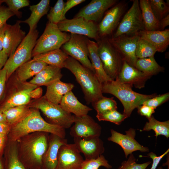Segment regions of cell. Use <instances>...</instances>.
<instances>
[{"mask_svg":"<svg viewBox=\"0 0 169 169\" xmlns=\"http://www.w3.org/2000/svg\"><path fill=\"white\" fill-rule=\"evenodd\" d=\"M42 93V88L38 87L30 92V96L31 99H34L35 100L38 99L41 97Z\"/></svg>","mask_w":169,"mask_h":169,"instance_id":"cell-50","label":"cell"},{"mask_svg":"<svg viewBox=\"0 0 169 169\" xmlns=\"http://www.w3.org/2000/svg\"><path fill=\"white\" fill-rule=\"evenodd\" d=\"M151 9L159 21L169 14V3L163 0H149Z\"/></svg>","mask_w":169,"mask_h":169,"instance_id":"cell-38","label":"cell"},{"mask_svg":"<svg viewBox=\"0 0 169 169\" xmlns=\"http://www.w3.org/2000/svg\"><path fill=\"white\" fill-rule=\"evenodd\" d=\"M131 8L124 14L115 31L110 37L122 35H134L144 30L138 0H132Z\"/></svg>","mask_w":169,"mask_h":169,"instance_id":"cell-9","label":"cell"},{"mask_svg":"<svg viewBox=\"0 0 169 169\" xmlns=\"http://www.w3.org/2000/svg\"><path fill=\"white\" fill-rule=\"evenodd\" d=\"M8 25V24L6 23L0 28V51L3 49L4 33Z\"/></svg>","mask_w":169,"mask_h":169,"instance_id":"cell-53","label":"cell"},{"mask_svg":"<svg viewBox=\"0 0 169 169\" xmlns=\"http://www.w3.org/2000/svg\"><path fill=\"white\" fill-rule=\"evenodd\" d=\"M118 2L117 0H92L81 9L74 18H83L97 23L101 21L108 9Z\"/></svg>","mask_w":169,"mask_h":169,"instance_id":"cell-17","label":"cell"},{"mask_svg":"<svg viewBox=\"0 0 169 169\" xmlns=\"http://www.w3.org/2000/svg\"><path fill=\"white\" fill-rule=\"evenodd\" d=\"M84 161L75 144L67 143L59 150L56 169H80Z\"/></svg>","mask_w":169,"mask_h":169,"instance_id":"cell-15","label":"cell"},{"mask_svg":"<svg viewBox=\"0 0 169 169\" xmlns=\"http://www.w3.org/2000/svg\"><path fill=\"white\" fill-rule=\"evenodd\" d=\"M158 169H163L162 167H159L158 168Z\"/></svg>","mask_w":169,"mask_h":169,"instance_id":"cell-59","label":"cell"},{"mask_svg":"<svg viewBox=\"0 0 169 169\" xmlns=\"http://www.w3.org/2000/svg\"><path fill=\"white\" fill-rule=\"evenodd\" d=\"M4 2L14 15L19 18L22 16V13L19 11V10L23 7L28 6L30 3L28 0H4Z\"/></svg>","mask_w":169,"mask_h":169,"instance_id":"cell-42","label":"cell"},{"mask_svg":"<svg viewBox=\"0 0 169 169\" xmlns=\"http://www.w3.org/2000/svg\"><path fill=\"white\" fill-rule=\"evenodd\" d=\"M139 4L141 11L144 30H159V21L154 15L149 0H140Z\"/></svg>","mask_w":169,"mask_h":169,"instance_id":"cell-31","label":"cell"},{"mask_svg":"<svg viewBox=\"0 0 169 169\" xmlns=\"http://www.w3.org/2000/svg\"><path fill=\"white\" fill-rule=\"evenodd\" d=\"M61 68L48 65L35 75L29 82L38 86L46 87L62 77Z\"/></svg>","mask_w":169,"mask_h":169,"instance_id":"cell-25","label":"cell"},{"mask_svg":"<svg viewBox=\"0 0 169 169\" xmlns=\"http://www.w3.org/2000/svg\"><path fill=\"white\" fill-rule=\"evenodd\" d=\"M8 56L3 50L0 51V70L3 67Z\"/></svg>","mask_w":169,"mask_h":169,"instance_id":"cell-54","label":"cell"},{"mask_svg":"<svg viewBox=\"0 0 169 169\" xmlns=\"http://www.w3.org/2000/svg\"><path fill=\"white\" fill-rule=\"evenodd\" d=\"M3 2H4V0H0V6Z\"/></svg>","mask_w":169,"mask_h":169,"instance_id":"cell-58","label":"cell"},{"mask_svg":"<svg viewBox=\"0 0 169 169\" xmlns=\"http://www.w3.org/2000/svg\"><path fill=\"white\" fill-rule=\"evenodd\" d=\"M141 38L150 43L157 52H163L169 45V29L164 30L147 31L143 30L138 33Z\"/></svg>","mask_w":169,"mask_h":169,"instance_id":"cell-23","label":"cell"},{"mask_svg":"<svg viewBox=\"0 0 169 169\" xmlns=\"http://www.w3.org/2000/svg\"><path fill=\"white\" fill-rule=\"evenodd\" d=\"M21 21L13 25H8L5 32L3 50L9 57L15 51L26 36L25 32L21 28Z\"/></svg>","mask_w":169,"mask_h":169,"instance_id":"cell-20","label":"cell"},{"mask_svg":"<svg viewBox=\"0 0 169 169\" xmlns=\"http://www.w3.org/2000/svg\"><path fill=\"white\" fill-rule=\"evenodd\" d=\"M157 52L150 43L140 38L136 50V55L137 59L154 57Z\"/></svg>","mask_w":169,"mask_h":169,"instance_id":"cell-35","label":"cell"},{"mask_svg":"<svg viewBox=\"0 0 169 169\" xmlns=\"http://www.w3.org/2000/svg\"><path fill=\"white\" fill-rule=\"evenodd\" d=\"M7 79V71L3 68L0 70V100L4 94Z\"/></svg>","mask_w":169,"mask_h":169,"instance_id":"cell-48","label":"cell"},{"mask_svg":"<svg viewBox=\"0 0 169 169\" xmlns=\"http://www.w3.org/2000/svg\"><path fill=\"white\" fill-rule=\"evenodd\" d=\"M57 25L62 32L84 36L88 38L94 39L97 42L100 38L98 35L97 23L83 18H65Z\"/></svg>","mask_w":169,"mask_h":169,"instance_id":"cell-11","label":"cell"},{"mask_svg":"<svg viewBox=\"0 0 169 169\" xmlns=\"http://www.w3.org/2000/svg\"><path fill=\"white\" fill-rule=\"evenodd\" d=\"M73 140L79 151L83 154L85 160L97 158L105 151L104 142L100 137L89 139L74 137Z\"/></svg>","mask_w":169,"mask_h":169,"instance_id":"cell-19","label":"cell"},{"mask_svg":"<svg viewBox=\"0 0 169 169\" xmlns=\"http://www.w3.org/2000/svg\"><path fill=\"white\" fill-rule=\"evenodd\" d=\"M138 113L141 115L145 116L147 119L150 118L155 112L153 108L145 105H142L137 108Z\"/></svg>","mask_w":169,"mask_h":169,"instance_id":"cell-46","label":"cell"},{"mask_svg":"<svg viewBox=\"0 0 169 169\" xmlns=\"http://www.w3.org/2000/svg\"><path fill=\"white\" fill-rule=\"evenodd\" d=\"M11 126L7 123H0V134L6 136L10 131Z\"/></svg>","mask_w":169,"mask_h":169,"instance_id":"cell-51","label":"cell"},{"mask_svg":"<svg viewBox=\"0 0 169 169\" xmlns=\"http://www.w3.org/2000/svg\"><path fill=\"white\" fill-rule=\"evenodd\" d=\"M96 43L98 52L104 70L114 80L120 71L124 60L108 38H101Z\"/></svg>","mask_w":169,"mask_h":169,"instance_id":"cell-8","label":"cell"},{"mask_svg":"<svg viewBox=\"0 0 169 169\" xmlns=\"http://www.w3.org/2000/svg\"><path fill=\"white\" fill-rule=\"evenodd\" d=\"M38 34L36 29L28 32L15 52L9 57L3 68L7 71V79L19 67L31 59Z\"/></svg>","mask_w":169,"mask_h":169,"instance_id":"cell-7","label":"cell"},{"mask_svg":"<svg viewBox=\"0 0 169 169\" xmlns=\"http://www.w3.org/2000/svg\"><path fill=\"white\" fill-rule=\"evenodd\" d=\"M14 15L8 7L0 6V28L6 23L8 19Z\"/></svg>","mask_w":169,"mask_h":169,"instance_id":"cell-45","label":"cell"},{"mask_svg":"<svg viewBox=\"0 0 169 169\" xmlns=\"http://www.w3.org/2000/svg\"><path fill=\"white\" fill-rule=\"evenodd\" d=\"M91 104L96 111L97 114L117 109V104L113 97L107 98L103 96Z\"/></svg>","mask_w":169,"mask_h":169,"instance_id":"cell-36","label":"cell"},{"mask_svg":"<svg viewBox=\"0 0 169 169\" xmlns=\"http://www.w3.org/2000/svg\"><path fill=\"white\" fill-rule=\"evenodd\" d=\"M0 169H4L3 164L0 159Z\"/></svg>","mask_w":169,"mask_h":169,"instance_id":"cell-57","label":"cell"},{"mask_svg":"<svg viewBox=\"0 0 169 169\" xmlns=\"http://www.w3.org/2000/svg\"><path fill=\"white\" fill-rule=\"evenodd\" d=\"M59 105L66 112L78 117L88 115L89 112L92 110L80 102L72 91L63 96Z\"/></svg>","mask_w":169,"mask_h":169,"instance_id":"cell-24","label":"cell"},{"mask_svg":"<svg viewBox=\"0 0 169 169\" xmlns=\"http://www.w3.org/2000/svg\"><path fill=\"white\" fill-rule=\"evenodd\" d=\"M135 67L151 77L163 71L165 69L157 63L154 57L137 59Z\"/></svg>","mask_w":169,"mask_h":169,"instance_id":"cell-32","label":"cell"},{"mask_svg":"<svg viewBox=\"0 0 169 169\" xmlns=\"http://www.w3.org/2000/svg\"><path fill=\"white\" fill-rule=\"evenodd\" d=\"M6 136L0 134V153L4 144Z\"/></svg>","mask_w":169,"mask_h":169,"instance_id":"cell-55","label":"cell"},{"mask_svg":"<svg viewBox=\"0 0 169 169\" xmlns=\"http://www.w3.org/2000/svg\"><path fill=\"white\" fill-rule=\"evenodd\" d=\"M30 110L28 105H25L12 107L1 111L5 117L7 123L11 126L25 117Z\"/></svg>","mask_w":169,"mask_h":169,"instance_id":"cell-33","label":"cell"},{"mask_svg":"<svg viewBox=\"0 0 169 169\" xmlns=\"http://www.w3.org/2000/svg\"><path fill=\"white\" fill-rule=\"evenodd\" d=\"M74 123L70 127L69 132L70 135L73 138L89 139L100 137L101 135V126L88 115L79 117L74 115Z\"/></svg>","mask_w":169,"mask_h":169,"instance_id":"cell-14","label":"cell"},{"mask_svg":"<svg viewBox=\"0 0 169 169\" xmlns=\"http://www.w3.org/2000/svg\"><path fill=\"white\" fill-rule=\"evenodd\" d=\"M151 163V161H149L142 164H138L134 156L131 154L128 160L123 161L117 169H146Z\"/></svg>","mask_w":169,"mask_h":169,"instance_id":"cell-43","label":"cell"},{"mask_svg":"<svg viewBox=\"0 0 169 169\" xmlns=\"http://www.w3.org/2000/svg\"><path fill=\"white\" fill-rule=\"evenodd\" d=\"M169 98V93L156 95L145 101L142 104L150 107L155 110L158 106L167 101Z\"/></svg>","mask_w":169,"mask_h":169,"instance_id":"cell-44","label":"cell"},{"mask_svg":"<svg viewBox=\"0 0 169 169\" xmlns=\"http://www.w3.org/2000/svg\"><path fill=\"white\" fill-rule=\"evenodd\" d=\"M19 87L4 101L0 108V111L15 106L28 105L30 102V92L38 86L29 82L20 81Z\"/></svg>","mask_w":169,"mask_h":169,"instance_id":"cell-18","label":"cell"},{"mask_svg":"<svg viewBox=\"0 0 169 169\" xmlns=\"http://www.w3.org/2000/svg\"><path fill=\"white\" fill-rule=\"evenodd\" d=\"M65 3L63 0H58L54 6L51 8L47 18L49 22L57 24L66 18L64 17L63 12Z\"/></svg>","mask_w":169,"mask_h":169,"instance_id":"cell-37","label":"cell"},{"mask_svg":"<svg viewBox=\"0 0 169 169\" xmlns=\"http://www.w3.org/2000/svg\"><path fill=\"white\" fill-rule=\"evenodd\" d=\"M88 39L85 36L70 33L69 39L62 46L61 49L95 73L89 58Z\"/></svg>","mask_w":169,"mask_h":169,"instance_id":"cell-10","label":"cell"},{"mask_svg":"<svg viewBox=\"0 0 169 169\" xmlns=\"http://www.w3.org/2000/svg\"><path fill=\"white\" fill-rule=\"evenodd\" d=\"M30 108L40 110L48 121V122L65 129L70 128L74 123V115L60 106L48 100L44 97L34 100L28 105Z\"/></svg>","mask_w":169,"mask_h":169,"instance_id":"cell-5","label":"cell"},{"mask_svg":"<svg viewBox=\"0 0 169 169\" xmlns=\"http://www.w3.org/2000/svg\"><path fill=\"white\" fill-rule=\"evenodd\" d=\"M101 166L107 169L112 168V166L103 155L96 159L84 160L80 169H98Z\"/></svg>","mask_w":169,"mask_h":169,"instance_id":"cell-41","label":"cell"},{"mask_svg":"<svg viewBox=\"0 0 169 169\" xmlns=\"http://www.w3.org/2000/svg\"><path fill=\"white\" fill-rule=\"evenodd\" d=\"M142 131H149L153 130L155 136L162 135L168 138L169 137V120L160 121L155 118L153 115L149 119Z\"/></svg>","mask_w":169,"mask_h":169,"instance_id":"cell-34","label":"cell"},{"mask_svg":"<svg viewBox=\"0 0 169 169\" xmlns=\"http://www.w3.org/2000/svg\"><path fill=\"white\" fill-rule=\"evenodd\" d=\"M74 87L73 84L66 83L60 80L55 81L47 86L44 97L49 101L59 105L63 96Z\"/></svg>","mask_w":169,"mask_h":169,"instance_id":"cell-27","label":"cell"},{"mask_svg":"<svg viewBox=\"0 0 169 169\" xmlns=\"http://www.w3.org/2000/svg\"><path fill=\"white\" fill-rule=\"evenodd\" d=\"M88 45L89 58L95 73L100 82L102 84L112 80L104 70L98 52L97 43L89 39Z\"/></svg>","mask_w":169,"mask_h":169,"instance_id":"cell-26","label":"cell"},{"mask_svg":"<svg viewBox=\"0 0 169 169\" xmlns=\"http://www.w3.org/2000/svg\"><path fill=\"white\" fill-rule=\"evenodd\" d=\"M96 117L99 121H106L119 125L127 117L117 110H109L102 113L97 114Z\"/></svg>","mask_w":169,"mask_h":169,"instance_id":"cell-39","label":"cell"},{"mask_svg":"<svg viewBox=\"0 0 169 169\" xmlns=\"http://www.w3.org/2000/svg\"><path fill=\"white\" fill-rule=\"evenodd\" d=\"M6 165V169H26L19 159L16 145H13L10 150Z\"/></svg>","mask_w":169,"mask_h":169,"instance_id":"cell-40","label":"cell"},{"mask_svg":"<svg viewBox=\"0 0 169 169\" xmlns=\"http://www.w3.org/2000/svg\"><path fill=\"white\" fill-rule=\"evenodd\" d=\"M67 143V139L51 134L47 149L43 158V169H56L59 150L62 146Z\"/></svg>","mask_w":169,"mask_h":169,"instance_id":"cell-22","label":"cell"},{"mask_svg":"<svg viewBox=\"0 0 169 169\" xmlns=\"http://www.w3.org/2000/svg\"><path fill=\"white\" fill-rule=\"evenodd\" d=\"M48 134L44 132H34L19 140V157L26 169L42 168L43 157L48 146Z\"/></svg>","mask_w":169,"mask_h":169,"instance_id":"cell-1","label":"cell"},{"mask_svg":"<svg viewBox=\"0 0 169 169\" xmlns=\"http://www.w3.org/2000/svg\"><path fill=\"white\" fill-rule=\"evenodd\" d=\"M127 5L125 1L118 2L106 12L98 24V35L100 38L112 35L125 13Z\"/></svg>","mask_w":169,"mask_h":169,"instance_id":"cell-12","label":"cell"},{"mask_svg":"<svg viewBox=\"0 0 169 169\" xmlns=\"http://www.w3.org/2000/svg\"><path fill=\"white\" fill-rule=\"evenodd\" d=\"M69 56L62 49H58L34 56L33 59L42 62L48 65L64 68Z\"/></svg>","mask_w":169,"mask_h":169,"instance_id":"cell-30","label":"cell"},{"mask_svg":"<svg viewBox=\"0 0 169 169\" xmlns=\"http://www.w3.org/2000/svg\"><path fill=\"white\" fill-rule=\"evenodd\" d=\"M70 34L61 31L57 24L48 22L37 39L32 56L59 49L69 39Z\"/></svg>","mask_w":169,"mask_h":169,"instance_id":"cell-6","label":"cell"},{"mask_svg":"<svg viewBox=\"0 0 169 169\" xmlns=\"http://www.w3.org/2000/svg\"><path fill=\"white\" fill-rule=\"evenodd\" d=\"M169 25V14L159 21V30H164Z\"/></svg>","mask_w":169,"mask_h":169,"instance_id":"cell-52","label":"cell"},{"mask_svg":"<svg viewBox=\"0 0 169 169\" xmlns=\"http://www.w3.org/2000/svg\"><path fill=\"white\" fill-rule=\"evenodd\" d=\"M108 38L124 61L135 67L137 59L136 55V50L140 39L138 34L134 35H122L115 38Z\"/></svg>","mask_w":169,"mask_h":169,"instance_id":"cell-13","label":"cell"},{"mask_svg":"<svg viewBox=\"0 0 169 169\" xmlns=\"http://www.w3.org/2000/svg\"><path fill=\"white\" fill-rule=\"evenodd\" d=\"M65 129L46 121L38 109L32 108L29 113L21 120L12 126L10 139L13 142L31 133L44 132L65 138Z\"/></svg>","mask_w":169,"mask_h":169,"instance_id":"cell-2","label":"cell"},{"mask_svg":"<svg viewBox=\"0 0 169 169\" xmlns=\"http://www.w3.org/2000/svg\"><path fill=\"white\" fill-rule=\"evenodd\" d=\"M43 169L42 168V169Z\"/></svg>","mask_w":169,"mask_h":169,"instance_id":"cell-60","label":"cell"},{"mask_svg":"<svg viewBox=\"0 0 169 169\" xmlns=\"http://www.w3.org/2000/svg\"><path fill=\"white\" fill-rule=\"evenodd\" d=\"M85 0H68L65 3L63 16L65 18L66 13L73 7L85 2Z\"/></svg>","mask_w":169,"mask_h":169,"instance_id":"cell-49","label":"cell"},{"mask_svg":"<svg viewBox=\"0 0 169 169\" xmlns=\"http://www.w3.org/2000/svg\"><path fill=\"white\" fill-rule=\"evenodd\" d=\"M46 64L36 60H29L19 67L17 69V78L21 82L26 81L35 76L46 66Z\"/></svg>","mask_w":169,"mask_h":169,"instance_id":"cell-28","label":"cell"},{"mask_svg":"<svg viewBox=\"0 0 169 169\" xmlns=\"http://www.w3.org/2000/svg\"><path fill=\"white\" fill-rule=\"evenodd\" d=\"M49 0H42L36 5L30 6L31 12L30 17L21 23L27 24L29 27V32L36 29L37 24L40 18L46 14L50 7Z\"/></svg>","mask_w":169,"mask_h":169,"instance_id":"cell-29","label":"cell"},{"mask_svg":"<svg viewBox=\"0 0 169 169\" xmlns=\"http://www.w3.org/2000/svg\"><path fill=\"white\" fill-rule=\"evenodd\" d=\"M7 123L5 117L3 113L0 110V123Z\"/></svg>","mask_w":169,"mask_h":169,"instance_id":"cell-56","label":"cell"},{"mask_svg":"<svg viewBox=\"0 0 169 169\" xmlns=\"http://www.w3.org/2000/svg\"><path fill=\"white\" fill-rule=\"evenodd\" d=\"M169 151V149H168L164 153L159 156H157L153 152L149 153L147 155L152 159L153 162L151 168L147 169H156L161 159L165 155L168 153Z\"/></svg>","mask_w":169,"mask_h":169,"instance_id":"cell-47","label":"cell"},{"mask_svg":"<svg viewBox=\"0 0 169 169\" xmlns=\"http://www.w3.org/2000/svg\"><path fill=\"white\" fill-rule=\"evenodd\" d=\"M64 68L69 70L75 76L87 104H92L104 96L102 84L92 71L69 56L65 61Z\"/></svg>","mask_w":169,"mask_h":169,"instance_id":"cell-3","label":"cell"},{"mask_svg":"<svg viewBox=\"0 0 169 169\" xmlns=\"http://www.w3.org/2000/svg\"><path fill=\"white\" fill-rule=\"evenodd\" d=\"M151 77L124 61L116 79L122 83L134 85L136 88L141 89L144 87L146 81Z\"/></svg>","mask_w":169,"mask_h":169,"instance_id":"cell-21","label":"cell"},{"mask_svg":"<svg viewBox=\"0 0 169 169\" xmlns=\"http://www.w3.org/2000/svg\"><path fill=\"white\" fill-rule=\"evenodd\" d=\"M133 86L120 82L117 79L102 84L103 93L111 94L117 98L123 107V114L127 118L132 111L146 100L155 96L156 94L147 95L139 93L132 89Z\"/></svg>","mask_w":169,"mask_h":169,"instance_id":"cell-4","label":"cell"},{"mask_svg":"<svg viewBox=\"0 0 169 169\" xmlns=\"http://www.w3.org/2000/svg\"><path fill=\"white\" fill-rule=\"evenodd\" d=\"M111 136L107 139L119 145L123 149L126 158L135 151H139L142 152H148L149 148L140 144L135 139L136 130L130 128L125 131V134L110 130Z\"/></svg>","mask_w":169,"mask_h":169,"instance_id":"cell-16","label":"cell"}]
</instances>
